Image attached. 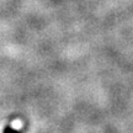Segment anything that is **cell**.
I'll return each instance as SVG.
<instances>
[{
  "instance_id": "obj_1",
  "label": "cell",
  "mask_w": 133,
  "mask_h": 133,
  "mask_svg": "<svg viewBox=\"0 0 133 133\" xmlns=\"http://www.w3.org/2000/svg\"><path fill=\"white\" fill-rule=\"evenodd\" d=\"M4 133H21V131H16V129L11 128L10 126H8V127H5Z\"/></svg>"
}]
</instances>
